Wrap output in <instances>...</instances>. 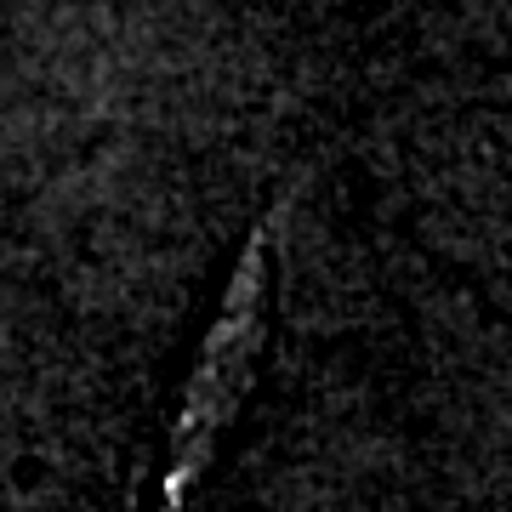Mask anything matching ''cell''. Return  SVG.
Returning <instances> with one entry per match:
<instances>
[{"mask_svg":"<svg viewBox=\"0 0 512 512\" xmlns=\"http://www.w3.org/2000/svg\"><path fill=\"white\" fill-rule=\"evenodd\" d=\"M268 239H251L245 262L234 268L222 308L205 330L200 353L183 376L171 427H165L160 473H165V507H183V495L211 473L222 439L234 433L239 410L256 387V359L268 348Z\"/></svg>","mask_w":512,"mask_h":512,"instance_id":"1","label":"cell"}]
</instances>
